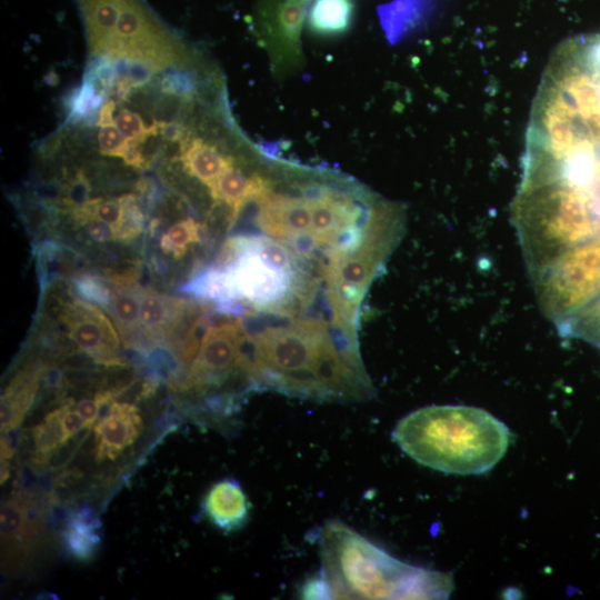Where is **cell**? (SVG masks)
Masks as SVG:
<instances>
[{"mask_svg":"<svg viewBox=\"0 0 600 600\" xmlns=\"http://www.w3.org/2000/svg\"><path fill=\"white\" fill-rule=\"evenodd\" d=\"M513 226L558 254L600 228V34L552 53L533 100Z\"/></svg>","mask_w":600,"mask_h":600,"instance_id":"cell-1","label":"cell"},{"mask_svg":"<svg viewBox=\"0 0 600 600\" xmlns=\"http://www.w3.org/2000/svg\"><path fill=\"white\" fill-rule=\"evenodd\" d=\"M322 572L333 599H447L449 572L406 563L340 520H328L319 534Z\"/></svg>","mask_w":600,"mask_h":600,"instance_id":"cell-2","label":"cell"},{"mask_svg":"<svg viewBox=\"0 0 600 600\" xmlns=\"http://www.w3.org/2000/svg\"><path fill=\"white\" fill-rule=\"evenodd\" d=\"M392 438L420 464L446 473L479 474L503 458L511 433L483 409L430 406L403 417Z\"/></svg>","mask_w":600,"mask_h":600,"instance_id":"cell-3","label":"cell"},{"mask_svg":"<svg viewBox=\"0 0 600 600\" xmlns=\"http://www.w3.org/2000/svg\"><path fill=\"white\" fill-rule=\"evenodd\" d=\"M174 36L142 0H122L104 54L138 59L158 71L181 59Z\"/></svg>","mask_w":600,"mask_h":600,"instance_id":"cell-4","label":"cell"},{"mask_svg":"<svg viewBox=\"0 0 600 600\" xmlns=\"http://www.w3.org/2000/svg\"><path fill=\"white\" fill-rule=\"evenodd\" d=\"M311 1H257L252 20L254 32L276 72L283 73L300 64L301 32Z\"/></svg>","mask_w":600,"mask_h":600,"instance_id":"cell-5","label":"cell"},{"mask_svg":"<svg viewBox=\"0 0 600 600\" xmlns=\"http://www.w3.org/2000/svg\"><path fill=\"white\" fill-rule=\"evenodd\" d=\"M60 309L59 318L67 336L80 351L103 367H128L116 330L97 306L73 298L63 302Z\"/></svg>","mask_w":600,"mask_h":600,"instance_id":"cell-6","label":"cell"},{"mask_svg":"<svg viewBox=\"0 0 600 600\" xmlns=\"http://www.w3.org/2000/svg\"><path fill=\"white\" fill-rule=\"evenodd\" d=\"M143 429L138 407L128 402L113 403L109 416L93 426L96 459H116L132 444Z\"/></svg>","mask_w":600,"mask_h":600,"instance_id":"cell-7","label":"cell"},{"mask_svg":"<svg viewBox=\"0 0 600 600\" xmlns=\"http://www.w3.org/2000/svg\"><path fill=\"white\" fill-rule=\"evenodd\" d=\"M250 508L242 487L230 478L213 483L201 502L204 517L223 533L240 530L249 519Z\"/></svg>","mask_w":600,"mask_h":600,"instance_id":"cell-8","label":"cell"},{"mask_svg":"<svg viewBox=\"0 0 600 600\" xmlns=\"http://www.w3.org/2000/svg\"><path fill=\"white\" fill-rule=\"evenodd\" d=\"M43 366L31 363L16 374L1 396V432L20 427L38 391Z\"/></svg>","mask_w":600,"mask_h":600,"instance_id":"cell-9","label":"cell"},{"mask_svg":"<svg viewBox=\"0 0 600 600\" xmlns=\"http://www.w3.org/2000/svg\"><path fill=\"white\" fill-rule=\"evenodd\" d=\"M101 521L94 510L83 506L70 513L62 531L66 551L79 561H89L99 551Z\"/></svg>","mask_w":600,"mask_h":600,"instance_id":"cell-10","label":"cell"},{"mask_svg":"<svg viewBox=\"0 0 600 600\" xmlns=\"http://www.w3.org/2000/svg\"><path fill=\"white\" fill-rule=\"evenodd\" d=\"M183 169L202 183L211 187L219 176L234 163V159L224 156L219 149L200 138L191 139L181 149Z\"/></svg>","mask_w":600,"mask_h":600,"instance_id":"cell-11","label":"cell"},{"mask_svg":"<svg viewBox=\"0 0 600 600\" xmlns=\"http://www.w3.org/2000/svg\"><path fill=\"white\" fill-rule=\"evenodd\" d=\"M177 299H171L158 291L140 292V327L151 346L164 343L168 329L173 320Z\"/></svg>","mask_w":600,"mask_h":600,"instance_id":"cell-12","label":"cell"},{"mask_svg":"<svg viewBox=\"0 0 600 600\" xmlns=\"http://www.w3.org/2000/svg\"><path fill=\"white\" fill-rule=\"evenodd\" d=\"M353 12L352 0H313L307 14L308 28L320 37L343 34L351 27Z\"/></svg>","mask_w":600,"mask_h":600,"instance_id":"cell-13","label":"cell"},{"mask_svg":"<svg viewBox=\"0 0 600 600\" xmlns=\"http://www.w3.org/2000/svg\"><path fill=\"white\" fill-rule=\"evenodd\" d=\"M34 443L33 467L41 468L49 462L50 454L69 440L61 419V407L50 411L43 420L33 428Z\"/></svg>","mask_w":600,"mask_h":600,"instance_id":"cell-14","label":"cell"},{"mask_svg":"<svg viewBox=\"0 0 600 600\" xmlns=\"http://www.w3.org/2000/svg\"><path fill=\"white\" fill-rule=\"evenodd\" d=\"M38 534L39 532L27 518L26 506L20 496L2 506L1 540L3 544H21Z\"/></svg>","mask_w":600,"mask_h":600,"instance_id":"cell-15","label":"cell"},{"mask_svg":"<svg viewBox=\"0 0 600 600\" xmlns=\"http://www.w3.org/2000/svg\"><path fill=\"white\" fill-rule=\"evenodd\" d=\"M201 224L187 218L171 226L160 239V247L166 254L178 259L183 257L189 247L200 242Z\"/></svg>","mask_w":600,"mask_h":600,"instance_id":"cell-16","label":"cell"},{"mask_svg":"<svg viewBox=\"0 0 600 600\" xmlns=\"http://www.w3.org/2000/svg\"><path fill=\"white\" fill-rule=\"evenodd\" d=\"M106 98L90 81L83 79L81 87L77 88L67 100L69 108L68 119L72 122L82 120L92 123L97 110L103 104Z\"/></svg>","mask_w":600,"mask_h":600,"instance_id":"cell-17","label":"cell"},{"mask_svg":"<svg viewBox=\"0 0 600 600\" xmlns=\"http://www.w3.org/2000/svg\"><path fill=\"white\" fill-rule=\"evenodd\" d=\"M563 337L580 339L600 349V297L573 321Z\"/></svg>","mask_w":600,"mask_h":600,"instance_id":"cell-18","label":"cell"},{"mask_svg":"<svg viewBox=\"0 0 600 600\" xmlns=\"http://www.w3.org/2000/svg\"><path fill=\"white\" fill-rule=\"evenodd\" d=\"M73 286L81 299L92 301L97 306L108 309L112 289L109 288L108 282H104L102 278L90 273H82L73 278Z\"/></svg>","mask_w":600,"mask_h":600,"instance_id":"cell-19","label":"cell"},{"mask_svg":"<svg viewBox=\"0 0 600 600\" xmlns=\"http://www.w3.org/2000/svg\"><path fill=\"white\" fill-rule=\"evenodd\" d=\"M160 89L163 93L173 94L183 100H191L197 91L196 76L186 70H169L161 78Z\"/></svg>","mask_w":600,"mask_h":600,"instance_id":"cell-20","label":"cell"},{"mask_svg":"<svg viewBox=\"0 0 600 600\" xmlns=\"http://www.w3.org/2000/svg\"><path fill=\"white\" fill-rule=\"evenodd\" d=\"M90 192L91 186L88 178L82 170H78L68 183L61 203L64 209L72 212L89 200Z\"/></svg>","mask_w":600,"mask_h":600,"instance_id":"cell-21","label":"cell"},{"mask_svg":"<svg viewBox=\"0 0 600 600\" xmlns=\"http://www.w3.org/2000/svg\"><path fill=\"white\" fill-rule=\"evenodd\" d=\"M114 124L129 141L146 142L151 137L141 117L129 109L120 110L114 118Z\"/></svg>","mask_w":600,"mask_h":600,"instance_id":"cell-22","label":"cell"},{"mask_svg":"<svg viewBox=\"0 0 600 600\" xmlns=\"http://www.w3.org/2000/svg\"><path fill=\"white\" fill-rule=\"evenodd\" d=\"M99 151L106 156L122 157L129 140L120 132L116 124L100 127L98 133Z\"/></svg>","mask_w":600,"mask_h":600,"instance_id":"cell-23","label":"cell"},{"mask_svg":"<svg viewBox=\"0 0 600 600\" xmlns=\"http://www.w3.org/2000/svg\"><path fill=\"white\" fill-rule=\"evenodd\" d=\"M300 596L303 599H333L331 587L322 571L303 582Z\"/></svg>","mask_w":600,"mask_h":600,"instance_id":"cell-24","label":"cell"},{"mask_svg":"<svg viewBox=\"0 0 600 600\" xmlns=\"http://www.w3.org/2000/svg\"><path fill=\"white\" fill-rule=\"evenodd\" d=\"M73 401L70 399L61 406V419L68 439L79 433L84 428V422L80 413L72 410Z\"/></svg>","mask_w":600,"mask_h":600,"instance_id":"cell-25","label":"cell"},{"mask_svg":"<svg viewBox=\"0 0 600 600\" xmlns=\"http://www.w3.org/2000/svg\"><path fill=\"white\" fill-rule=\"evenodd\" d=\"M86 224L88 236L93 241L98 243H106L117 240V232L113 226L99 219H93Z\"/></svg>","mask_w":600,"mask_h":600,"instance_id":"cell-26","label":"cell"},{"mask_svg":"<svg viewBox=\"0 0 600 600\" xmlns=\"http://www.w3.org/2000/svg\"><path fill=\"white\" fill-rule=\"evenodd\" d=\"M20 432V427L1 432V459H10L13 457L18 448Z\"/></svg>","mask_w":600,"mask_h":600,"instance_id":"cell-27","label":"cell"},{"mask_svg":"<svg viewBox=\"0 0 600 600\" xmlns=\"http://www.w3.org/2000/svg\"><path fill=\"white\" fill-rule=\"evenodd\" d=\"M77 411L82 417L87 429H90L96 424L99 412L96 399H82L77 403Z\"/></svg>","mask_w":600,"mask_h":600,"instance_id":"cell-28","label":"cell"},{"mask_svg":"<svg viewBox=\"0 0 600 600\" xmlns=\"http://www.w3.org/2000/svg\"><path fill=\"white\" fill-rule=\"evenodd\" d=\"M116 104H117L116 101H113L112 99L106 101L102 104L98 114V120H97V124L99 127L107 126V124H114L113 112L116 109Z\"/></svg>","mask_w":600,"mask_h":600,"instance_id":"cell-29","label":"cell"},{"mask_svg":"<svg viewBox=\"0 0 600 600\" xmlns=\"http://www.w3.org/2000/svg\"><path fill=\"white\" fill-rule=\"evenodd\" d=\"M10 464L7 459H1V483L6 482L10 477Z\"/></svg>","mask_w":600,"mask_h":600,"instance_id":"cell-30","label":"cell"}]
</instances>
